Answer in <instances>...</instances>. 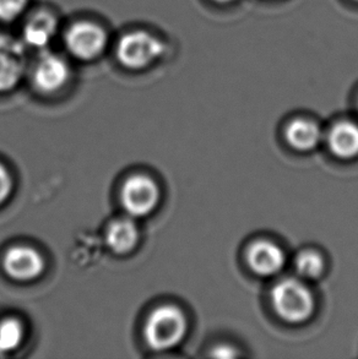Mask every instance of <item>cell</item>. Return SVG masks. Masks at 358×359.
Returning <instances> with one entry per match:
<instances>
[{"label": "cell", "instance_id": "cell-9", "mask_svg": "<svg viewBox=\"0 0 358 359\" xmlns=\"http://www.w3.org/2000/svg\"><path fill=\"white\" fill-rule=\"evenodd\" d=\"M247 262L257 275L274 276L285 266V252L270 241H257L248 249Z\"/></svg>", "mask_w": 358, "mask_h": 359}, {"label": "cell", "instance_id": "cell-15", "mask_svg": "<svg viewBox=\"0 0 358 359\" xmlns=\"http://www.w3.org/2000/svg\"><path fill=\"white\" fill-rule=\"evenodd\" d=\"M295 266L300 277L313 280L324 271V259L315 250H303L296 257Z\"/></svg>", "mask_w": 358, "mask_h": 359}, {"label": "cell", "instance_id": "cell-5", "mask_svg": "<svg viewBox=\"0 0 358 359\" xmlns=\"http://www.w3.org/2000/svg\"><path fill=\"white\" fill-rule=\"evenodd\" d=\"M121 199L123 208L131 217H145L152 214L160 204L161 190L149 175H131L121 188Z\"/></svg>", "mask_w": 358, "mask_h": 359}, {"label": "cell", "instance_id": "cell-19", "mask_svg": "<svg viewBox=\"0 0 358 359\" xmlns=\"http://www.w3.org/2000/svg\"><path fill=\"white\" fill-rule=\"evenodd\" d=\"M215 3H218V4H231L233 1H236V0H213Z\"/></svg>", "mask_w": 358, "mask_h": 359}, {"label": "cell", "instance_id": "cell-4", "mask_svg": "<svg viewBox=\"0 0 358 359\" xmlns=\"http://www.w3.org/2000/svg\"><path fill=\"white\" fill-rule=\"evenodd\" d=\"M108 34L101 25L79 21L64 34V46L73 58L80 62H93L100 58L108 46Z\"/></svg>", "mask_w": 358, "mask_h": 359}, {"label": "cell", "instance_id": "cell-13", "mask_svg": "<svg viewBox=\"0 0 358 359\" xmlns=\"http://www.w3.org/2000/svg\"><path fill=\"white\" fill-rule=\"evenodd\" d=\"M286 140L298 151H310L319 145L321 130L314 121L296 119L291 121L285 130Z\"/></svg>", "mask_w": 358, "mask_h": 359}, {"label": "cell", "instance_id": "cell-2", "mask_svg": "<svg viewBox=\"0 0 358 359\" xmlns=\"http://www.w3.org/2000/svg\"><path fill=\"white\" fill-rule=\"evenodd\" d=\"M188 321L178 306H161L151 313L144 327L146 344L154 351L175 348L187 334Z\"/></svg>", "mask_w": 358, "mask_h": 359}, {"label": "cell", "instance_id": "cell-8", "mask_svg": "<svg viewBox=\"0 0 358 359\" xmlns=\"http://www.w3.org/2000/svg\"><path fill=\"white\" fill-rule=\"evenodd\" d=\"M4 271L18 282H31L42 276L46 267L42 254L34 248L18 245L5 252Z\"/></svg>", "mask_w": 358, "mask_h": 359}, {"label": "cell", "instance_id": "cell-10", "mask_svg": "<svg viewBox=\"0 0 358 359\" xmlns=\"http://www.w3.org/2000/svg\"><path fill=\"white\" fill-rule=\"evenodd\" d=\"M58 32V20L48 11L29 16L22 27V43L29 48L44 50Z\"/></svg>", "mask_w": 358, "mask_h": 359}, {"label": "cell", "instance_id": "cell-20", "mask_svg": "<svg viewBox=\"0 0 358 359\" xmlns=\"http://www.w3.org/2000/svg\"><path fill=\"white\" fill-rule=\"evenodd\" d=\"M354 1H356V3H358V0H354Z\"/></svg>", "mask_w": 358, "mask_h": 359}, {"label": "cell", "instance_id": "cell-16", "mask_svg": "<svg viewBox=\"0 0 358 359\" xmlns=\"http://www.w3.org/2000/svg\"><path fill=\"white\" fill-rule=\"evenodd\" d=\"M29 0H0V21L14 22L26 13Z\"/></svg>", "mask_w": 358, "mask_h": 359}, {"label": "cell", "instance_id": "cell-3", "mask_svg": "<svg viewBox=\"0 0 358 359\" xmlns=\"http://www.w3.org/2000/svg\"><path fill=\"white\" fill-rule=\"evenodd\" d=\"M165 43L147 31L128 32L116 44L117 62L131 72L150 68L165 55Z\"/></svg>", "mask_w": 358, "mask_h": 359}, {"label": "cell", "instance_id": "cell-17", "mask_svg": "<svg viewBox=\"0 0 358 359\" xmlns=\"http://www.w3.org/2000/svg\"><path fill=\"white\" fill-rule=\"evenodd\" d=\"M14 189V180L10 175L9 170L0 163V205L4 204L9 199Z\"/></svg>", "mask_w": 358, "mask_h": 359}, {"label": "cell", "instance_id": "cell-12", "mask_svg": "<svg viewBox=\"0 0 358 359\" xmlns=\"http://www.w3.org/2000/svg\"><path fill=\"white\" fill-rule=\"evenodd\" d=\"M330 151L339 158L350 160L358 156V126L352 121H339L328 133Z\"/></svg>", "mask_w": 358, "mask_h": 359}, {"label": "cell", "instance_id": "cell-14", "mask_svg": "<svg viewBox=\"0 0 358 359\" xmlns=\"http://www.w3.org/2000/svg\"><path fill=\"white\" fill-rule=\"evenodd\" d=\"M25 337L24 324L16 318L0 321V355L18 350Z\"/></svg>", "mask_w": 358, "mask_h": 359}, {"label": "cell", "instance_id": "cell-18", "mask_svg": "<svg viewBox=\"0 0 358 359\" xmlns=\"http://www.w3.org/2000/svg\"><path fill=\"white\" fill-rule=\"evenodd\" d=\"M211 355L213 357H218V358H232V357H237L239 353L236 352V348H233L231 346H218L215 347Z\"/></svg>", "mask_w": 358, "mask_h": 359}, {"label": "cell", "instance_id": "cell-7", "mask_svg": "<svg viewBox=\"0 0 358 359\" xmlns=\"http://www.w3.org/2000/svg\"><path fill=\"white\" fill-rule=\"evenodd\" d=\"M22 41L0 34V93L19 86L26 72V50Z\"/></svg>", "mask_w": 358, "mask_h": 359}, {"label": "cell", "instance_id": "cell-6", "mask_svg": "<svg viewBox=\"0 0 358 359\" xmlns=\"http://www.w3.org/2000/svg\"><path fill=\"white\" fill-rule=\"evenodd\" d=\"M70 75L72 69L63 57L44 50L34 63L31 81L39 93L53 95L68 83Z\"/></svg>", "mask_w": 358, "mask_h": 359}, {"label": "cell", "instance_id": "cell-11", "mask_svg": "<svg viewBox=\"0 0 358 359\" xmlns=\"http://www.w3.org/2000/svg\"><path fill=\"white\" fill-rule=\"evenodd\" d=\"M107 247L116 255H126L135 249L140 233L131 217H121L112 221L105 233Z\"/></svg>", "mask_w": 358, "mask_h": 359}, {"label": "cell", "instance_id": "cell-1", "mask_svg": "<svg viewBox=\"0 0 358 359\" xmlns=\"http://www.w3.org/2000/svg\"><path fill=\"white\" fill-rule=\"evenodd\" d=\"M271 303L276 314L292 324L305 323L314 311V297L310 287L293 277L275 283L271 290Z\"/></svg>", "mask_w": 358, "mask_h": 359}]
</instances>
